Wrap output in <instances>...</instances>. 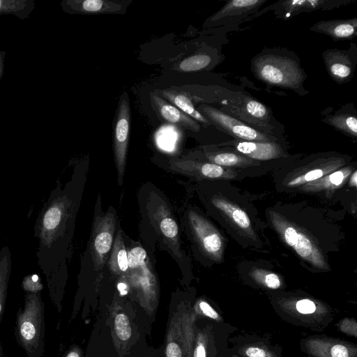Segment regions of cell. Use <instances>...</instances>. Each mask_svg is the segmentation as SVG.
Instances as JSON below:
<instances>
[{"instance_id": "cell-1", "label": "cell", "mask_w": 357, "mask_h": 357, "mask_svg": "<svg viewBox=\"0 0 357 357\" xmlns=\"http://www.w3.org/2000/svg\"><path fill=\"white\" fill-rule=\"evenodd\" d=\"M76 196L70 183L57 185L41 208L33 227L38 264L52 298L59 288L70 241Z\"/></svg>"}, {"instance_id": "cell-2", "label": "cell", "mask_w": 357, "mask_h": 357, "mask_svg": "<svg viewBox=\"0 0 357 357\" xmlns=\"http://www.w3.org/2000/svg\"><path fill=\"white\" fill-rule=\"evenodd\" d=\"M251 70L267 85L294 91L301 89L306 78L299 62L278 50H266L257 54L252 59Z\"/></svg>"}, {"instance_id": "cell-3", "label": "cell", "mask_w": 357, "mask_h": 357, "mask_svg": "<svg viewBox=\"0 0 357 357\" xmlns=\"http://www.w3.org/2000/svg\"><path fill=\"white\" fill-rule=\"evenodd\" d=\"M44 303L40 291L26 292L24 305L17 316L16 337L29 357L44 353Z\"/></svg>"}, {"instance_id": "cell-4", "label": "cell", "mask_w": 357, "mask_h": 357, "mask_svg": "<svg viewBox=\"0 0 357 357\" xmlns=\"http://www.w3.org/2000/svg\"><path fill=\"white\" fill-rule=\"evenodd\" d=\"M130 132V107L128 93L120 96L114 120L113 149L119 185L124 174Z\"/></svg>"}, {"instance_id": "cell-5", "label": "cell", "mask_w": 357, "mask_h": 357, "mask_svg": "<svg viewBox=\"0 0 357 357\" xmlns=\"http://www.w3.org/2000/svg\"><path fill=\"white\" fill-rule=\"evenodd\" d=\"M211 124L238 140L271 142V137L212 106L202 104L197 109Z\"/></svg>"}, {"instance_id": "cell-6", "label": "cell", "mask_w": 357, "mask_h": 357, "mask_svg": "<svg viewBox=\"0 0 357 357\" xmlns=\"http://www.w3.org/2000/svg\"><path fill=\"white\" fill-rule=\"evenodd\" d=\"M115 215L107 212L95 220L91 251L95 268H101L112 250L115 231Z\"/></svg>"}, {"instance_id": "cell-7", "label": "cell", "mask_w": 357, "mask_h": 357, "mask_svg": "<svg viewBox=\"0 0 357 357\" xmlns=\"http://www.w3.org/2000/svg\"><path fill=\"white\" fill-rule=\"evenodd\" d=\"M329 76L335 82L342 84L352 79L357 63L356 50L329 49L322 53Z\"/></svg>"}, {"instance_id": "cell-8", "label": "cell", "mask_w": 357, "mask_h": 357, "mask_svg": "<svg viewBox=\"0 0 357 357\" xmlns=\"http://www.w3.org/2000/svg\"><path fill=\"white\" fill-rule=\"evenodd\" d=\"M130 1L64 0L62 10L69 14H123Z\"/></svg>"}, {"instance_id": "cell-9", "label": "cell", "mask_w": 357, "mask_h": 357, "mask_svg": "<svg viewBox=\"0 0 357 357\" xmlns=\"http://www.w3.org/2000/svg\"><path fill=\"white\" fill-rule=\"evenodd\" d=\"M188 219L201 247L209 255L218 257L222 251V241L217 231L206 220L193 211L189 212Z\"/></svg>"}, {"instance_id": "cell-10", "label": "cell", "mask_w": 357, "mask_h": 357, "mask_svg": "<svg viewBox=\"0 0 357 357\" xmlns=\"http://www.w3.org/2000/svg\"><path fill=\"white\" fill-rule=\"evenodd\" d=\"M149 97L153 109L162 121L179 126L193 132L200 130L201 127L197 121L155 92H150Z\"/></svg>"}, {"instance_id": "cell-11", "label": "cell", "mask_w": 357, "mask_h": 357, "mask_svg": "<svg viewBox=\"0 0 357 357\" xmlns=\"http://www.w3.org/2000/svg\"><path fill=\"white\" fill-rule=\"evenodd\" d=\"M151 213L159 232L165 242L168 243L177 257L182 258L178 225L165 203L158 202L153 206Z\"/></svg>"}, {"instance_id": "cell-12", "label": "cell", "mask_w": 357, "mask_h": 357, "mask_svg": "<svg viewBox=\"0 0 357 357\" xmlns=\"http://www.w3.org/2000/svg\"><path fill=\"white\" fill-rule=\"evenodd\" d=\"M347 1V0H288L278 1L273 5V8L278 17L286 20L301 12L331 9L345 4Z\"/></svg>"}, {"instance_id": "cell-13", "label": "cell", "mask_w": 357, "mask_h": 357, "mask_svg": "<svg viewBox=\"0 0 357 357\" xmlns=\"http://www.w3.org/2000/svg\"><path fill=\"white\" fill-rule=\"evenodd\" d=\"M266 0H231L226 3L206 22L210 24H221L234 19L245 17L257 10Z\"/></svg>"}, {"instance_id": "cell-14", "label": "cell", "mask_w": 357, "mask_h": 357, "mask_svg": "<svg viewBox=\"0 0 357 357\" xmlns=\"http://www.w3.org/2000/svg\"><path fill=\"white\" fill-rule=\"evenodd\" d=\"M310 30L325 34L335 41L350 40L357 36V17L321 20L312 25Z\"/></svg>"}, {"instance_id": "cell-15", "label": "cell", "mask_w": 357, "mask_h": 357, "mask_svg": "<svg viewBox=\"0 0 357 357\" xmlns=\"http://www.w3.org/2000/svg\"><path fill=\"white\" fill-rule=\"evenodd\" d=\"M306 348L314 357H356V349L352 345L337 340L312 339Z\"/></svg>"}, {"instance_id": "cell-16", "label": "cell", "mask_w": 357, "mask_h": 357, "mask_svg": "<svg viewBox=\"0 0 357 357\" xmlns=\"http://www.w3.org/2000/svg\"><path fill=\"white\" fill-rule=\"evenodd\" d=\"M233 146L238 153L257 160H270L280 154V146L273 142H261L234 140L226 143Z\"/></svg>"}, {"instance_id": "cell-17", "label": "cell", "mask_w": 357, "mask_h": 357, "mask_svg": "<svg viewBox=\"0 0 357 357\" xmlns=\"http://www.w3.org/2000/svg\"><path fill=\"white\" fill-rule=\"evenodd\" d=\"M155 93L204 126L211 125V122L195 107L189 95L184 91L162 89L157 90Z\"/></svg>"}, {"instance_id": "cell-18", "label": "cell", "mask_w": 357, "mask_h": 357, "mask_svg": "<svg viewBox=\"0 0 357 357\" xmlns=\"http://www.w3.org/2000/svg\"><path fill=\"white\" fill-rule=\"evenodd\" d=\"M170 169L181 174H190L198 171L208 178L220 177L224 172L222 167L214 163H197L195 161L174 158L170 160Z\"/></svg>"}, {"instance_id": "cell-19", "label": "cell", "mask_w": 357, "mask_h": 357, "mask_svg": "<svg viewBox=\"0 0 357 357\" xmlns=\"http://www.w3.org/2000/svg\"><path fill=\"white\" fill-rule=\"evenodd\" d=\"M284 238L287 243L301 257L310 260L317 266H321L313 256L315 252L311 241L304 234L298 233L293 227H287L284 231Z\"/></svg>"}, {"instance_id": "cell-20", "label": "cell", "mask_w": 357, "mask_h": 357, "mask_svg": "<svg viewBox=\"0 0 357 357\" xmlns=\"http://www.w3.org/2000/svg\"><path fill=\"white\" fill-rule=\"evenodd\" d=\"M323 121L345 135L354 138L357 136V118L355 112L337 111L333 114L326 115Z\"/></svg>"}, {"instance_id": "cell-21", "label": "cell", "mask_w": 357, "mask_h": 357, "mask_svg": "<svg viewBox=\"0 0 357 357\" xmlns=\"http://www.w3.org/2000/svg\"><path fill=\"white\" fill-rule=\"evenodd\" d=\"M108 264L109 268L115 274L128 272V252L121 231H118L114 240Z\"/></svg>"}, {"instance_id": "cell-22", "label": "cell", "mask_w": 357, "mask_h": 357, "mask_svg": "<svg viewBox=\"0 0 357 357\" xmlns=\"http://www.w3.org/2000/svg\"><path fill=\"white\" fill-rule=\"evenodd\" d=\"M11 269V252L9 248L7 245H4L0 250V323L5 310Z\"/></svg>"}, {"instance_id": "cell-23", "label": "cell", "mask_w": 357, "mask_h": 357, "mask_svg": "<svg viewBox=\"0 0 357 357\" xmlns=\"http://www.w3.org/2000/svg\"><path fill=\"white\" fill-rule=\"evenodd\" d=\"M34 8L33 0H0V15L12 14L24 20L29 17Z\"/></svg>"}, {"instance_id": "cell-24", "label": "cell", "mask_w": 357, "mask_h": 357, "mask_svg": "<svg viewBox=\"0 0 357 357\" xmlns=\"http://www.w3.org/2000/svg\"><path fill=\"white\" fill-rule=\"evenodd\" d=\"M211 62L212 59L209 55L197 54L182 60L174 68L183 73L195 72L206 68Z\"/></svg>"}, {"instance_id": "cell-25", "label": "cell", "mask_w": 357, "mask_h": 357, "mask_svg": "<svg viewBox=\"0 0 357 357\" xmlns=\"http://www.w3.org/2000/svg\"><path fill=\"white\" fill-rule=\"evenodd\" d=\"M213 204L229 215L240 227L246 229L250 225V220L245 211L236 208L225 200L215 199Z\"/></svg>"}, {"instance_id": "cell-26", "label": "cell", "mask_w": 357, "mask_h": 357, "mask_svg": "<svg viewBox=\"0 0 357 357\" xmlns=\"http://www.w3.org/2000/svg\"><path fill=\"white\" fill-rule=\"evenodd\" d=\"M242 110L249 117L264 122L269 116L268 108L257 100L250 99L245 101Z\"/></svg>"}, {"instance_id": "cell-27", "label": "cell", "mask_w": 357, "mask_h": 357, "mask_svg": "<svg viewBox=\"0 0 357 357\" xmlns=\"http://www.w3.org/2000/svg\"><path fill=\"white\" fill-rule=\"evenodd\" d=\"M206 155L212 163L220 166H233L243 160L241 156L231 152L206 153Z\"/></svg>"}, {"instance_id": "cell-28", "label": "cell", "mask_w": 357, "mask_h": 357, "mask_svg": "<svg viewBox=\"0 0 357 357\" xmlns=\"http://www.w3.org/2000/svg\"><path fill=\"white\" fill-rule=\"evenodd\" d=\"M115 332L121 340H127L130 338L132 330L128 317L125 314L116 315L114 321Z\"/></svg>"}, {"instance_id": "cell-29", "label": "cell", "mask_w": 357, "mask_h": 357, "mask_svg": "<svg viewBox=\"0 0 357 357\" xmlns=\"http://www.w3.org/2000/svg\"><path fill=\"white\" fill-rule=\"evenodd\" d=\"M128 252V269L137 267L147 261V254L142 247L132 248Z\"/></svg>"}, {"instance_id": "cell-30", "label": "cell", "mask_w": 357, "mask_h": 357, "mask_svg": "<svg viewBox=\"0 0 357 357\" xmlns=\"http://www.w3.org/2000/svg\"><path fill=\"white\" fill-rule=\"evenodd\" d=\"M22 287L26 292L40 291L43 286L36 275L26 277L22 282Z\"/></svg>"}, {"instance_id": "cell-31", "label": "cell", "mask_w": 357, "mask_h": 357, "mask_svg": "<svg viewBox=\"0 0 357 357\" xmlns=\"http://www.w3.org/2000/svg\"><path fill=\"white\" fill-rule=\"evenodd\" d=\"M316 308L315 303L309 299H302L296 303V310L301 314H312Z\"/></svg>"}, {"instance_id": "cell-32", "label": "cell", "mask_w": 357, "mask_h": 357, "mask_svg": "<svg viewBox=\"0 0 357 357\" xmlns=\"http://www.w3.org/2000/svg\"><path fill=\"white\" fill-rule=\"evenodd\" d=\"M244 354L247 357H275L273 354L259 347H247Z\"/></svg>"}, {"instance_id": "cell-33", "label": "cell", "mask_w": 357, "mask_h": 357, "mask_svg": "<svg viewBox=\"0 0 357 357\" xmlns=\"http://www.w3.org/2000/svg\"><path fill=\"white\" fill-rule=\"evenodd\" d=\"M340 328L344 333L356 335V323L352 319H344L340 325Z\"/></svg>"}, {"instance_id": "cell-34", "label": "cell", "mask_w": 357, "mask_h": 357, "mask_svg": "<svg viewBox=\"0 0 357 357\" xmlns=\"http://www.w3.org/2000/svg\"><path fill=\"white\" fill-rule=\"evenodd\" d=\"M264 284L271 289H278L280 287L281 282L278 276L275 273H268L264 278Z\"/></svg>"}, {"instance_id": "cell-35", "label": "cell", "mask_w": 357, "mask_h": 357, "mask_svg": "<svg viewBox=\"0 0 357 357\" xmlns=\"http://www.w3.org/2000/svg\"><path fill=\"white\" fill-rule=\"evenodd\" d=\"M199 307L202 312L207 317L213 319H219L220 316L217 312L206 302L201 301L199 303Z\"/></svg>"}, {"instance_id": "cell-36", "label": "cell", "mask_w": 357, "mask_h": 357, "mask_svg": "<svg viewBox=\"0 0 357 357\" xmlns=\"http://www.w3.org/2000/svg\"><path fill=\"white\" fill-rule=\"evenodd\" d=\"M181 350L179 346L175 342H170L166 348L167 357H181Z\"/></svg>"}, {"instance_id": "cell-37", "label": "cell", "mask_w": 357, "mask_h": 357, "mask_svg": "<svg viewBox=\"0 0 357 357\" xmlns=\"http://www.w3.org/2000/svg\"><path fill=\"white\" fill-rule=\"evenodd\" d=\"M324 172L321 169L311 170L303 176V178L306 181H314L321 177Z\"/></svg>"}, {"instance_id": "cell-38", "label": "cell", "mask_w": 357, "mask_h": 357, "mask_svg": "<svg viewBox=\"0 0 357 357\" xmlns=\"http://www.w3.org/2000/svg\"><path fill=\"white\" fill-rule=\"evenodd\" d=\"M343 178V173L340 171L335 172L329 176L330 182L335 185H340L342 182Z\"/></svg>"}, {"instance_id": "cell-39", "label": "cell", "mask_w": 357, "mask_h": 357, "mask_svg": "<svg viewBox=\"0 0 357 357\" xmlns=\"http://www.w3.org/2000/svg\"><path fill=\"white\" fill-rule=\"evenodd\" d=\"M194 357H206V350L202 344H199L194 352Z\"/></svg>"}, {"instance_id": "cell-40", "label": "cell", "mask_w": 357, "mask_h": 357, "mask_svg": "<svg viewBox=\"0 0 357 357\" xmlns=\"http://www.w3.org/2000/svg\"><path fill=\"white\" fill-rule=\"evenodd\" d=\"M5 56H6V52L0 51V80L3 74Z\"/></svg>"}, {"instance_id": "cell-41", "label": "cell", "mask_w": 357, "mask_h": 357, "mask_svg": "<svg viewBox=\"0 0 357 357\" xmlns=\"http://www.w3.org/2000/svg\"><path fill=\"white\" fill-rule=\"evenodd\" d=\"M66 357H79V355L77 351H73L68 353Z\"/></svg>"}, {"instance_id": "cell-42", "label": "cell", "mask_w": 357, "mask_h": 357, "mask_svg": "<svg viewBox=\"0 0 357 357\" xmlns=\"http://www.w3.org/2000/svg\"><path fill=\"white\" fill-rule=\"evenodd\" d=\"M352 177H353V178H351V183L352 185H354V186H356V181H357V180H356V172H354V174Z\"/></svg>"}, {"instance_id": "cell-43", "label": "cell", "mask_w": 357, "mask_h": 357, "mask_svg": "<svg viewBox=\"0 0 357 357\" xmlns=\"http://www.w3.org/2000/svg\"><path fill=\"white\" fill-rule=\"evenodd\" d=\"M0 357H3V350H2V347L0 344Z\"/></svg>"}, {"instance_id": "cell-44", "label": "cell", "mask_w": 357, "mask_h": 357, "mask_svg": "<svg viewBox=\"0 0 357 357\" xmlns=\"http://www.w3.org/2000/svg\"><path fill=\"white\" fill-rule=\"evenodd\" d=\"M234 357H238V356H234Z\"/></svg>"}]
</instances>
